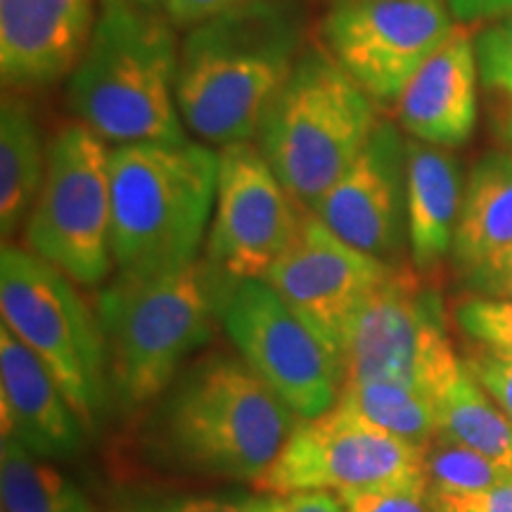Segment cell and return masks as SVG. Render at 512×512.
<instances>
[{"mask_svg": "<svg viewBox=\"0 0 512 512\" xmlns=\"http://www.w3.org/2000/svg\"><path fill=\"white\" fill-rule=\"evenodd\" d=\"M304 211L252 140L219 147V183L204 259L228 283L264 278Z\"/></svg>", "mask_w": 512, "mask_h": 512, "instance_id": "4fadbf2b", "label": "cell"}, {"mask_svg": "<svg viewBox=\"0 0 512 512\" xmlns=\"http://www.w3.org/2000/svg\"><path fill=\"white\" fill-rule=\"evenodd\" d=\"M112 256L121 278H152L200 259L219 183V152L200 140L112 147Z\"/></svg>", "mask_w": 512, "mask_h": 512, "instance_id": "277c9868", "label": "cell"}, {"mask_svg": "<svg viewBox=\"0 0 512 512\" xmlns=\"http://www.w3.org/2000/svg\"><path fill=\"white\" fill-rule=\"evenodd\" d=\"M479 91L475 38L458 24L406 83L394 102L396 121L408 138L446 150L458 147L477 128Z\"/></svg>", "mask_w": 512, "mask_h": 512, "instance_id": "e0dca14e", "label": "cell"}, {"mask_svg": "<svg viewBox=\"0 0 512 512\" xmlns=\"http://www.w3.org/2000/svg\"><path fill=\"white\" fill-rule=\"evenodd\" d=\"M456 29L446 0H335L320 38L325 53L375 105H394Z\"/></svg>", "mask_w": 512, "mask_h": 512, "instance_id": "7c38bea8", "label": "cell"}, {"mask_svg": "<svg viewBox=\"0 0 512 512\" xmlns=\"http://www.w3.org/2000/svg\"><path fill=\"white\" fill-rule=\"evenodd\" d=\"M458 24L496 22L512 15V0H446Z\"/></svg>", "mask_w": 512, "mask_h": 512, "instance_id": "d6a6232c", "label": "cell"}, {"mask_svg": "<svg viewBox=\"0 0 512 512\" xmlns=\"http://www.w3.org/2000/svg\"><path fill=\"white\" fill-rule=\"evenodd\" d=\"M351 247L396 264L408 245L406 228V138L389 119L347 171L309 209Z\"/></svg>", "mask_w": 512, "mask_h": 512, "instance_id": "9a60e30c", "label": "cell"}, {"mask_svg": "<svg viewBox=\"0 0 512 512\" xmlns=\"http://www.w3.org/2000/svg\"><path fill=\"white\" fill-rule=\"evenodd\" d=\"M3 512H95L86 494L12 434L0 444Z\"/></svg>", "mask_w": 512, "mask_h": 512, "instance_id": "603a6c76", "label": "cell"}, {"mask_svg": "<svg viewBox=\"0 0 512 512\" xmlns=\"http://www.w3.org/2000/svg\"><path fill=\"white\" fill-rule=\"evenodd\" d=\"M0 394L3 434L46 460L81 451L86 427L41 358L8 325H0Z\"/></svg>", "mask_w": 512, "mask_h": 512, "instance_id": "ac0fdd59", "label": "cell"}, {"mask_svg": "<svg viewBox=\"0 0 512 512\" xmlns=\"http://www.w3.org/2000/svg\"><path fill=\"white\" fill-rule=\"evenodd\" d=\"M335 406L422 448L439 434L434 401L399 384L342 382Z\"/></svg>", "mask_w": 512, "mask_h": 512, "instance_id": "cb8c5ba5", "label": "cell"}, {"mask_svg": "<svg viewBox=\"0 0 512 512\" xmlns=\"http://www.w3.org/2000/svg\"><path fill=\"white\" fill-rule=\"evenodd\" d=\"M275 496H138L110 512H271Z\"/></svg>", "mask_w": 512, "mask_h": 512, "instance_id": "83f0119b", "label": "cell"}, {"mask_svg": "<svg viewBox=\"0 0 512 512\" xmlns=\"http://www.w3.org/2000/svg\"><path fill=\"white\" fill-rule=\"evenodd\" d=\"M380 119L373 98L325 48H306L256 140L294 202L309 211L361 155Z\"/></svg>", "mask_w": 512, "mask_h": 512, "instance_id": "8992f818", "label": "cell"}, {"mask_svg": "<svg viewBox=\"0 0 512 512\" xmlns=\"http://www.w3.org/2000/svg\"><path fill=\"white\" fill-rule=\"evenodd\" d=\"M271 512H344V508L330 491H299L290 496H275Z\"/></svg>", "mask_w": 512, "mask_h": 512, "instance_id": "836d02e7", "label": "cell"}, {"mask_svg": "<svg viewBox=\"0 0 512 512\" xmlns=\"http://www.w3.org/2000/svg\"><path fill=\"white\" fill-rule=\"evenodd\" d=\"M98 0H0V74L5 91L67 79L88 36Z\"/></svg>", "mask_w": 512, "mask_h": 512, "instance_id": "2e32d148", "label": "cell"}, {"mask_svg": "<svg viewBox=\"0 0 512 512\" xmlns=\"http://www.w3.org/2000/svg\"><path fill=\"white\" fill-rule=\"evenodd\" d=\"M441 437L482 453L512 475V422L465 366L434 401Z\"/></svg>", "mask_w": 512, "mask_h": 512, "instance_id": "7402d4cb", "label": "cell"}, {"mask_svg": "<svg viewBox=\"0 0 512 512\" xmlns=\"http://www.w3.org/2000/svg\"><path fill=\"white\" fill-rule=\"evenodd\" d=\"M46 169L48 145L29 100L5 91L0 102V233L5 242L27 223Z\"/></svg>", "mask_w": 512, "mask_h": 512, "instance_id": "44dd1931", "label": "cell"}, {"mask_svg": "<svg viewBox=\"0 0 512 512\" xmlns=\"http://www.w3.org/2000/svg\"><path fill=\"white\" fill-rule=\"evenodd\" d=\"M432 512H512V482L475 494H446L430 489Z\"/></svg>", "mask_w": 512, "mask_h": 512, "instance_id": "4dcf8cb0", "label": "cell"}, {"mask_svg": "<svg viewBox=\"0 0 512 512\" xmlns=\"http://www.w3.org/2000/svg\"><path fill=\"white\" fill-rule=\"evenodd\" d=\"M453 318L467 342L512 356V297L472 294L456 306Z\"/></svg>", "mask_w": 512, "mask_h": 512, "instance_id": "4316f807", "label": "cell"}, {"mask_svg": "<svg viewBox=\"0 0 512 512\" xmlns=\"http://www.w3.org/2000/svg\"><path fill=\"white\" fill-rule=\"evenodd\" d=\"M138 3H143V5H150V8H162V10H164L166 0H138Z\"/></svg>", "mask_w": 512, "mask_h": 512, "instance_id": "d590c367", "label": "cell"}, {"mask_svg": "<svg viewBox=\"0 0 512 512\" xmlns=\"http://www.w3.org/2000/svg\"><path fill=\"white\" fill-rule=\"evenodd\" d=\"M330 3H335V0H330Z\"/></svg>", "mask_w": 512, "mask_h": 512, "instance_id": "8d00e7d4", "label": "cell"}, {"mask_svg": "<svg viewBox=\"0 0 512 512\" xmlns=\"http://www.w3.org/2000/svg\"><path fill=\"white\" fill-rule=\"evenodd\" d=\"M389 271L392 264L351 247L318 216L304 211L297 235L264 280L339 363L351 320Z\"/></svg>", "mask_w": 512, "mask_h": 512, "instance_id": "5bb4252c", "label": "cell"}, {"mask_svg": "<svg viewBox=\"0 0 512 512\" xmlns=\"http://www.w3.org/2000/svg\"><path fill=\"white\" fill-rule=\"evenodd\" d=\"M344 512H432L430 482L380 484L339 491Z\"/></svg>", "mask_w": 512, "mask_h": 512, "instance_id": "f1b7e54d", "label": "cell"}, {"mask_svg": "<svg viewBox=\"0 0 512 512\" xmlns=\"http://www.w3.org/2000/svg\"><path fill=\"white\" fill-rule=\"evenodd\" d=\"M0 313L72 403L86 432H95L110 411V358L95 309L83 302L67 273L29 249L0 252Z\"/></svg>", "mask_w": 512, "mask_h": 512, "instance_id": "52a82bcc", "label": "cell"}, {"mask_svg": "<svg viewBox=\"0 0 512 512\" xmlns=\"http://www.w3.org/2000/svg\"><path fill=\"white\" fill-rule=\"evenodd\" d=\"M242 3H249V0H166L164 12L174 22L176 29L188 31L195 24L204 22V19L230 8H238Z\"/></svg>", "mask_w": 512, "mask_h": 512, "instance_id": "1f68e13d", "label": "cell"}, {"mask_svg": "<svg viewBox=\"0 0 512 512\" xmlns=\"http://www.w3.org/2000/svg\"><path fill=\"white\" fill-rule=\"evenodd\" d=\"M219 325L249 368L299 420L335 408L342 389L337 358L264 278L226 285L219 299Z\"/></svg>", "mask_w": 512, "mask_h": 512, "instance_id": "30bf717a", "label": "cell"}, {"mask_svg": "<svg viewBox=\"0 0 512 512\" xmlns=\"http://www.w3.org/2000/svg\"><path fill=\"white\" fill-rule=\"evenodd\" d=\"M226 285L200 256L152 278L114 275L102 287L93 309L105 335L114 401L138 411L164 394L214 335Z\"/></svg>", "mask_w": 512, "mask_h": 512, "instance_id": "5b68a950", "label": "cell"}, {"mask_svg": "<svg viewBox=\"0 0 512 512\" xmlns=\"http://www.w3.org/2000/svg\"><path fill=\"white\" fill-rule=\"evenodd\" d=\"M489 297H512V256H510L508 266L503 268L501 278L496 280L494 290H491Z\"/></svg>", "mask_w": 512, "mask_h": 512, "instance_id": "e575fe53", "label": "cell"}, {"mask_svg": "<svg viewBox=\"0 0 512 512\" xmlns=\"http://www.w3.org/2000/svg\"><path fill=\"white\" fill-rule=\"evenodd\" d=\"M479 88L498 138L512 145V15L475 36Z\"/></svg>", "mask_w": 512, "mask_h": 512, "instance_id": "d4e9b609", "label": "cell"}, {"mask_svg": "<svg viewBox=\"0 0 512 512\" xmlns=\"http://www.w3.org/2000/svg\"><path fill=\"white\" fill-rule=\"evenodd\" d=\"M465 178L446 147L406 138V228L411 264L430 275L453 252Z\"/></svg>", "mask_w": 512, "mask_h": 512, "instance_id": "ffe728a7", "label": "cell"}, {"mask_svg": "<svg viewBox=\"0 0 512 512\" xmlns=\"http://www.w3.org/2000/svg\"><path fill=\"white\" fill-rule=\"evenodd\" d=\"M304 50L292 0H249L190 27L176 91L185 131L216 147L254 140Z\"/></svg>", "mask_w": 512, "mask_h": 512, "instance_id": "7a4b0ae2", "label": "cell"}, {"mask_svg": "<svg viewBox=\"0 0 512 512\" xmlns=\"http://www.w3.org/2000/svg\"><path fill=\"white\" fill-rule=\"evenodd\" d=\"M162 8L138 0H98L86 48L67 76L74 121L112 147L181 143V41Z\"/></svg>", "mask_w": 512, "mask_h": 512, "instance_id": "3957f363", "label": "cell"}, {"mask_svg": "<svg viewBox=\"0 0 512 512\" xmlns=\"http://www.w3.org/2000/svg\"><path fill=\"white\" fill-rule=\"evenodd\" d=\"M460 361H463L467 373L475 377L484 392L494 399L496 406L505 413V418L512 422V356L467 342Z\"/></svg>", "mask_w": 512, "mask_h": 512, "instance_id": "f546056e", "label": "cell"}, {"mask_svg": "<svg viewBox=\"0 0 512 512\" xmlns=\"http://www.w3.org/2000/svg\"><path fill=\"white\" fill-rule=\"evenodd\" d=\"M430 482L425 448L394 437L342 408L299 420L283 451L254 482L268 496L351 491L380 484Z\"/></svg>", "mask_w": 512, "mask_h": 512, "instance_id": "8fae6325", "label": "cell"}, {"mask_svg": "<svg viewBox=\"0 0 512 512\" xmlns=\"http://www.w3.org/2000/svg\"><path fill=\"white\" fill-rule=\"evenodd\" d=\"M297 422L245 358L209 351L152 403L140 439L147 458L176 475L254 484Z\"/></svg>", "mask_w": 512, "mask_h": 512, "instance_id": "6da1fadb", "label": "cell"}, {"mask_svg": "<svg viewBox=\"0 0 512 512\" xmlns=\"http://www.w3.org/2000/svg\"><path fill=\"white\" fill-rule=\"evenodd\" d=\"M512 256V150L472 166L453 240V268L475 294H491Z\"/></svg>", "mask_w": 512, "mask_h": 512, "instance_id": "d6986e66", "label": "cell"}, {"mask_svg": "<svg viewBox=\"0 0 512 512\" xmlns=\"http://www.w3.org/2000/svg\"><path fill=\"white\" fill-rule=\"evenodd\" d=\"M342 382H389L437 401L463 370L437 287L413 264H392L344 335Z\"/></svg>", "mask_w": 512, "mask_h": 512, "instance_id": "ba28073f", "label": "cell"}, {"mask_svg": "<svg viewBox=\"0 0 512 512\" xmlns=\"http://www.w3.org/2000/svg\"><path fill=\"white\" fill-rule=\"evenodd\" d=\"M112 147L79 121L62 126L48 145L46 181L24 223L29 252L98 287L114 271Z\"/></svg>", "mask_w": 512, "mask_h": 512, "instance_id": "9c48e42d", "label": "cell"}, {"mask_svg": "<svg viewBox=\"0 0 512 512\" xmlns=\"http://www.w3.org/2000/svg\"><path fill=\"white\" fill-rule=\"evenodd\" d=\"M425 470L432 491L475 494L512 482V475L482 453L437 434L425 448Z\"/></svg>", "mask_w": 512, "mask_h": 512, "instance_id": "484cf974", "label": "cell"}]
</instances>
